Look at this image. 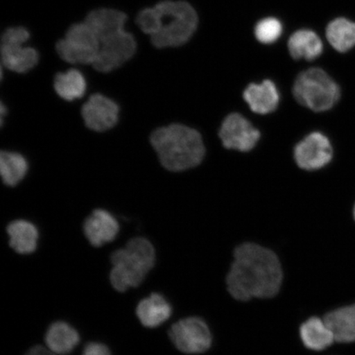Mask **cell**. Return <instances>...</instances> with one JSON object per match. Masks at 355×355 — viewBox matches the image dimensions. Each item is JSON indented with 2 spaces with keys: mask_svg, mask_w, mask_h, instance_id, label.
<instances>
[{
  "mask_svg": "<svg viewBox=\"0 0 355 355\" xmlns=\"http://www.w3.org/2000/svg\"><path fill=\"white\" fill-rule=\"evenodd\" d=\"M282 279V265L277 254L259 244L246 243L234 250L226 284L233 298L247 301L277 295Z\"/></svg>",
  "mask_w": 355,
  "mask_h": 355,
  "instance_id": "obj_1",
  "label": "cell"
},
{
  "mask_svg": "<svg viewBox=\"0 0 355 355\" xmlns=\"http://www.w3.org/2000/svg\"><path fill=\"white\" fill-rule=\"evenodd\" d=\"M136 24L155 47H179L196 32L198 17L189 3L166 0L140 11Z\"/></svg>",
  "mask_w": 355,
  "mask_h": 355,
  "instance_id": "obj_2",
  "label": "cell"
},
{
  "mask_svg": "<svg viewBox=\"0 0 355 355\" xmlns=\"http://www.w3.org/2000/svg\"><path fill=\"white\" fill-rule=\"evenodd\" d=\"M127 15L114 8H102L88 13L85 22L99 42V53L93 68L110 73L132 59L137 51L135 37L124 29Z\"/></svg>",
  "mask_w": 355,
  "mask_h": 355,
  "instance_id": "obj_3",
  "label": "cell"
},
{
  "mask_svg": "<svg viewBox=\"0 0 355 355\" xmlns=\"http://www.w3.org/2000/svg\"><path fill=\"white\" fill-rule=\"evenodd\" d=\"M150 141L159 162L170 171H184L196 167L205 157L201 135L183 124L159 128L152 133Z\"/></svg>",
  "mask_w": 355,
  "mask_h": 355,
  "instance_id": "obj_4",
  "label": "cell"
},
{
  "mask_svg": "<svg viewBox=\"0 0 355 355\" xmlns=\"http://www.w3.org/2000/svg\"><path fill=\"white\" fill-rule=\"evenodd\" d=\"M155 261V252L152 243L145 238L132 239L125 248L111 255V284L119 292L139 286L153 269Z\"/></svg>",
  "mask_w": 355,
  "mask_h": 355,
  "instance_id": "obj_5",
  "label": "cell"
},
{
  "mask_svg": "<svg viewBox=\"0 0 355 355\" xmlns=\"http://www.w3.org/2000/svg\"><path fill=\"white\" fill-rule=\"evenodd\" d=\"M293 95L301 105L314 112H325L337 104L340 88L325 71L313 68L304 71L296 78Z\"/></svg>",
  "mask_w": 355,
  "mask_h": 355,
  "instance_id": "obj_6",
  "label": "cell"
},
{
  "mask_svg": "<svg viewBox=\"0 0 355 355\" xmlns=\"http://www.w3.org/2000/svg\"><path fill=\"white\" fill-rule=\"evenodd\" d=\"M62 60L69 64H93L99 53V42L85 21L70 26L56 44Z\"/></svg>",
  "mask_w": 355,
  "mask_h": 355,
  "instance_id": "obj_7",
  "label": "cell"
},
{
  "mask_svg": "<svg viewBox=\"0 0 355 355\" xmlns=\"http://www.w3.org/2000/svg\"><path fill=\"white\" fill-rule=\"evenodd\" d=\"M30 33L24 26L8 28L1 40L3 66L15 73H24L38 64L39 54L33 47H24Z\"/></svg>",
  "mask_w": 355,
  "mask_h": 355,
  "instance_id": "obj_8",
  "label": "cell"
},
{
  "mask_svg": "<svg viewBox=\"0 0 355 355\" xmlns=\"http://www.w3.org/2000/svg\"><path fill=\"white\" fill-rule=\"evenodd\" d=\"M175 347L185 354H200L211 347L209 327L201 318L193 317L177 322L168 331Z\"/></svg>",
  "mask_w": 355,
  "mask_h": 355,
  "instance_id": "obj_9",
  "label": "cell"
},
{
  "mask_svg": "<svg viewBox=\"0 0 355 355\" xmlns=\"http://www.w3.org/2000/svg\"><path fill=\"white\" fill-rule=\"evenodd\" d=\"M219 137L225 148L248 153L259 143L261 132L242 114L232 113L222 122Z\"/></svg>",
  "mask_w": 355,
  "mask_h": 355,
  "instance_id": "obj_10",
  "label": "cell"
},
{
  "mask_svg": "<svg viewBox=\"0 0 355 355\" xmlns=\"http://www.w3.org/2000/svg\"><path fill=\"white\" fill-rule=\"evenodd\" d=\"M332 157L331 141L320 132L309 133L295 146V161L302 170H321L331 162Z\"/></svg>",
  "mask_w": 355,
  "mask_h": 355,
  "instance_id": "obj_11",
  "label": "cell"
},
{
  "mask_svg": "<svg viewBox=\"0 0 355 355\" xmlns=\"http://www.w3.org/2000/svg\"><path fill=\"white\" fill-rule=\"evenodd\" d=\"M119 113V105L99 93L92 95L82 108L86 126L96 132L107 131L116 125Z\"/></svg>",
  "mask_w": 355,
  "mask_h": 355,
  "instance_id": "obj_12",
  "label": "cell"
},
{
  "mask_svg": "<svg viewBox=\"0 0 355 355\" xmlns=\"http://www.w3.org/2000/svg\"><path fill=\"white\" fill-rule=\"evenodd\" d=\"M83 230L92 245L98 248L116 238L119 225L109 211L97 209L84 222Z\"/></svg>",
  "mask_w": 355,
  "mask_h": 355,
  "instance_id": "obj_13",
  "label": "cell"
},
{
  "mask_svg": "<svg viewBox=\"0 0 355 355\" xmlns=\"http://www.w3.org/2000/svg\"><path fill=\"white\" fill-rule=\"evenodd\" d=\"M243 96L252 112L259 114L274 112L279 103L278 89L270 80H265L260 84H250L244 90Z\"/></svg>",
  "mask_w": 355,
  "mask_h": 355,
  "instance_id": "obj_14",
  "label": "cell"
},
{
  "mask_svg": "<svg viewBox=\"0 0 355 355\" xmlns=\"http://www.w3.org/2000/svg\"><path fill=\"white\" fill-rule=\"evenodd\" d=\"M136 312L144 327L155 328L161 326L171 318L172 309L162 295L153 293L148 298L140 301Z\"/></svg>",
  "mask_w": 355,
  "mask_h": 355,
  "instance_id": "obj_15",
  "label": "cell"
},
{
  "mask_svg": "<svg viewBox=\"0 0 355 355\" xmlns=\"http://www.w3.org/2000/svg\"><path fill=\"white\" fill-rule=\"evenodd\" d=\"M288 49L293 59L312 61L322 54L323 44L316 33L302 29L288 39Z\"/></svg>",
  "mask_w": 355,
  "mask_h": 355,
  "instance_id": "obj_16",
  "label": "cell"
},
{
  "mask_svg": "<svg viewBox=\"0 0 355 355\" xmlns=\"http://www.w3.org/2000/svg\"><path fill=\"white\" fill-rule=\"evenodd\" d=\"M324 321L334 334L337 343H354L355 304L331 311L324 318Z\"/></svg>",
  "mask_w": 355,
  "mask_h": 355,
  "instance_id": "obj_17",
  "label": "cell"
},
{
  "mask_svg": "<svg viewBox=\"0 0 355 355\" xmlns=\"http://www.w3.org/2000/svg\"><path fill=\"white\" fill-rule=\"evenodd\" d=\"M79 341L78 331L68 323L56 322L48 328L46 335L47 348L58 355L72 353Z\"/></svg>",
  "mask_w": 355,
  "mask_h": 355,
  "instance_id": "obj_18",
  "label": "cell"
},
{
  "mask_svg": "<svg viewBox=\"0 0 355 355\" xmlns=\"http://www.w3.org/2000/svg\"><path fill=\"white\" fill-rule=\"evenodd\" d=\"M10 245L19 254H33L37 247L39 233L37 227L29 221L17 220L8 225Z\"/></svg>",
  "mask_w": 355,
  "mask_h": 355,
  "instance_id": "obj_19",
  "label": "cell"
},
{
  "mask_svg": "<svg viewBox=\"0 0 355 355\" xmlns=\"http://www.w3.org/2000/svg\"><path fill=\"white\" fill-rule=\"evenodd\" d=\"M300 337L309 349L322 350L329 347L335 340L334 334L325 321L318 318H311L300 327Z\"/></svg>",
  "mask_w": 355,
  "mask_h": 355,
  "instance_id": "obj_20",
  "label": "cell"
},
{
  "mask_svg": "<svg viewBox=\"0 0 355 355\" xmlns=\"http://www.w3.org/2000/svg\"><path fill=\"white\" fill-rule=\"evenodd\" d=\"M326 35L336 51L347 52L355 46V22L344 17L336 19L328 24Z\"/></svg>",
  "mask_w": 355,
  "mask_h": 355,
  "instance_id": "obj_21",
  "label": "cell"
},
{
  "mask_svg": "<svg viewBox=\"0 0 355 355\" xmlns=\"http://www.w3.org/2000/svg\"><path fill=\"white\" fill-rule=\"evenodd\" d=\"M55 90L62 99L73 101L82 98L87 90L86 79L77 69H69L55 75Z\"/></svg>",
  "mask_w": 355,
  "mask_h": 355,
  "instance_id": "obj_22",
  "label": "cell"
},
{
  "mask_svg": "<svg viewBox=\"0 0 355 355\" xmlns=\"http://www.w3.org/2000/svg\"><path fill=\"white\" fill-rule=\"evenodd\" d=\"M28 170V162L21 154L8 152L0 154V174L4 184L13 187L20 183Z\"/></svg>",
  "mask_w": 355,
  "mask_h": 355,
  "instance_id": "obj_23",
  "label": "cell"
},
{
  "mask_svg": "<svg viewBox=\"0 0 355 355\" xmlns=\"http://www.w3.org/2000/svg\"><path fill=\"white\" fill-rule=\"evenodd\" d=\"M283 32L282 22L275 17H266L257 22L254 34L257 41L263 44H272L281 37Z\"/></svg>",
  "mask_w": 355,
  "mask_h": 355,
  "instance_id": "obj_24",
  "label": "cell"
},
{
  "mask_svg": "<svg viewBox=\"0 0 355 355\" xmlns=\"http://www.w3.org/2000/svg\"><path fill=\"white\" fill-rule=\"evenodd\" d=\"M83 355H111V353L107 346L101 343H92L84 348Z\"/></svg>",
  "mask_w": 355,
  "mask_h": 355,
  "instance_id": "obj_25",
  "label": "cell"
},
{
  "mask_svg": "<svg viewBox=\"0 0 355 355\" xmlns=\"http://www.w3.org/2000/svg\"><path fill=\"white\" fill-rule=\"evenodd\" d=\"M26 355H58L42 345L34 346Z\"/></svg>",
  "mask_w": 355,
  "mask_h": 355,
  "instance_id": "obj_26",
  "label": "cell"
},
{
  "mask_svg": "<svg viewBox=\"0 0 355 355\" xmlns=\"http://www.w3.org/2000/svg\"><path fill=\"white\" fill-rule=\"evenodd\" d=\"M0 112H1V123H3V115L6 112V109L4 107L3 104H1V111Z\"/></svg>",
  "mask_w": 355,
  "mask_h": 355,
  "instance_id": "obj_27",
  "label": "cell"
},
{
  "mask_svg": "<svg viewBox=\"0 0 355 355\" xmlns=\"http://www.w3.org/2000/svg\"><path fill=\"white\" fill-rule=\"evenodd\" d=\"M354 220H355V205H354Z\"/></svg>",
  "mask_w": 355,
  "mask_h": 355,
  "instance_id": "obj_28",
  "label": "cell"
}]
</instances>
